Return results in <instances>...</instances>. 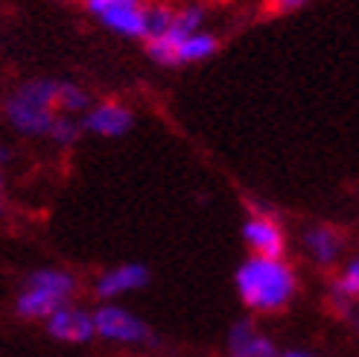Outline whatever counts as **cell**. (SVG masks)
<instances>
[{"mask_svg":"<svg viewBox=\"0 0 359 357\" xmlns=\"http://www.w3.org/2000/svg\"><path fill=\"white\" fill-rule=\"evenodd\" d=\"M82 135V123L76 117H67V115H59L56 120H53V129L47 138H53V144H59V147H70V144H76Z\"/></svg>","mask_w":359,"mask_h":357,"instance_id":"obj_16","label":"cell"},{"mask_svg":"<svg viewBox=\"0 0 359 357\" xmlns=\"http://www.w3.org/2000/svg\"><path fill=\"white\" fill-rule=\"evenodd\" d=\"M82 132H91V135H102V138H120L126 132H132L135 126V115L129 105L114 103V100H102V103H91L82 117Z\"/></svg>","mask_w":359,"mask_h":357,"instance_id":"obj_6","label":"cell"},{"mask_svg":"<svg viewBox=\"0 0 359 357\" xmlns=\"http://www.w3.org/2000/svg\"><path fill=\"white\" fill-rule=\"evenodd\" d=\"M278 357H316V354H310V351H278Z\"/></svg>","mask_w":359,"mask_h":357,"instance_id":"obj_19","label":"cell"},{"mask_svg":"<svg viewBox=\"0 0 359 357\" xmlns=\"http://www.w3.org/2000/svg\"><path fill=\"white\" fill-rule=\"evenodd\" d=\"M97 24L123 39H147V4L143 0H82Z\"/></svg>","mask_w":359,"mask_h":357,"instance_id":"obj_5","label":"cell"},{"mask_svg":"<svg viewBox=\"0 0 359 357\" xmlns=\"http://www.w3.org/2000/svg\"><path fill=\"white\" fill-rule=\"evenodd\" d=\"M172 18H175V9L170 4H164V0L147 4V41L167 35L172 27Z\"/></svg>","mask_w":359,"mask_h":357,"instance_id":"obj_15","label":"cell"},{"mask_svg":"<svg viewBox=\"0 0 359 357\" xmlns=\"http://www.w3.org/2000/svg\"><path fill=\"white\" fill-rule=\"evenodd\" d=\"M243 240L255 258H283L286 252V235L275 217L269 214H251L243 223Z\"/></svg>","mask_w":359,"mask_h":357,"instance_id":"obj_7","label":"cell"},{"mask_svg":"<svg viewBox=\"0 0 359 357\" xmlns=\"http://www.w3.org/2000/svg\"><path fill=\"white\" fill-rule=\"evenodd\" d=\"M9 164V150L0 147V190H4V167Z\"/></svg>","mask_w":359,"mask_h":357,"instance_id":"obj_18","label":"cell"},{"mask_svg":"<svg viewBox=\"0 0 359 357\" xmlns=\"http://www.w3.org/2000/svg\"><path fill=\"white\" fill-rule=\"evenodd\" d=\"M330 299H333L336 311H342V313H348V311L353 308V301L359 299V255L351 258V261L345 264V270L333 278V284H330Z\"/></svg>","mask_w":359,"mask_h":357,"instance_id":"obj_12","label":"cell"},{"mask_svg":"<svg viewBox=\"0 0 359 357\" xmlns=\"http://www.w3.org/2000/svg\"><path fill=\"white\" fill-rule=\"evenodd\" d=\"M304 252H307L318 266H333L339 258H342V249H345V238L342 231L333 228V226H310L307 231H304Z\"/></svg>","mask_w":359,"mask_h":357,"instance_id":"obj_11","label":"cell"},{"mask_svg":"<svg viewBox=\"0 0 359 357\" xmlns=\"http://www.w3.org/2000/svg\"><path fill=\"white\" fill-rule=\"evenodd\" d=\"M59 115H67V117H76V115H85L91 109V94L79 88L76 82H59Z\"/></svg>","mask_w":359,"mask_h":357,"instance_id":"obj_14","label":"cell"},{"mask_svg":"<svg viewBox=\"0 0 359 357\" xmlns=\"http://www.w3.org/2000/svg\"><path fill=\"white\" fill-rule=\"evenodd\" d=\"M76 293V278L67 270L59 266H41L32 270L24 281V290L15 299V313L29 323H44L47 316H53L59 308L70 305V299Z\"/></svg>","mask_w":359,"mask_h":357,"instance_id":"obj_3","label":"cell"},{"mask_svg":"<svg viewBox=\"0 0 359 357\" xmlns=\"http://www.w3.org/2000/svg\"><path fill=\"white\" fill-rule=\"evenodd\" d=\"M0 214H4V200H0Z\"/></svg>","mask_w":359,"mask_h":357,"instance_id":"obj_21","label":"cell"},{"mask_svg":"<svg viewBox=\"0 0 359 357\" xmlns=\"http://www.w3.org/2000/svg\"><path fill=\"white\" fill-rule=\"evenodd\" d=\"M353 325H356V331H359V311L353 313Z\"/></svg>","mask_w":359,"mask_h":357,"instance_id":"obj_20","label":"cell"},{"mask_svg":"<svg viewBox=\"0 0 359 357\" xmlns=\"http://www.w3.org/2000/svg\"><path fill=\"white\" fill-rule=\"evenodd\" d=\"M59 79H29L18 85L6 100L4 112L15 132L27 138H47L53 120L59 117Z\"/></svg>","mask_w":359,"mask_h":357,"instance_id":"obj_2","label":"cell"},{"mask_svg":"<svg viewBox=\"0 0 359 357\" xmlns=\"http://www.w3.org/2000/svg\"><path fill=\"white\" fill-rule=\"evenodd\" d=\"M47 334L59 343H70V346H82L88 340H94L97 331H94V313H88L82 308L74 305H65L59 308L53 316L44 319Z\"/></svg>","mask_w":359,"mask_h":357,"instance_id":"obj_8","label":"cell"},{"mask_svg":"<svg viewBox=\"0 0 359 357\" xmlns=\"http://www.w3.org/2000/svg\"><path fill=\"white\" fill-rule=\"evenodd\" d=\"M310 0H269V9H272L275 15H290V12H298L304 9Z\"/></svg>","mask_w":359,"mask_h":357,"instance_id":"obj_17","label":"cell"},{"mask_svg":"<svg viewBox=\"0 0 359 357\" xmlns=\"http://www.w3.org/2000/svg\"><path fill=\"white\" fill-rule=\"evenodd\" d=\"M219 50V39L208 30H199L187 35V39L175 47V65H196V62H205L210 59L213 53Z\"/></svg>","mask_w":359,"mask_h":357,"instance_id":"obj_13","label":"cell"},{"mask_svg":"<svg viewBox=\"0 0 359 357\" xmlns=\"http://www.w3.org/2000/svg\"><path fill=\"white\" fill-rule=\"evenodd\" d=\"M149 284V270L143 264H120V266H111L105 270L97 281H94V296L102 299V301H111V299H120V296H129L135 290H143Z\"/></svg>","mask_w":359,"mask_h":357,"instance_id":"obj_9","label":"cell"},{"mask_svg":"<svg viewBox=\"0 0 359 357\" xmlns=\"http://www.w3.org/2000/svg\"><path fill=\"white\" fill-rule=\"evenodd\" d=\"M240 301L255 313H275L292 301L298 275L283 258H255L240 264L234 275Z\"/></svg>","mask_w":359,"mask_h":357,"instance_id":"obj_1","label":"cell"},{"mask_svg":"<svg viewBox=\"0 0 359 357\" xmlns=\"http://www.w3.org/2000/svg\"><path fill=\"white\" fill-rule=\"evenodd\" d=\"M228 357H278V349L251 319H237L228 331Z\"/></svg>","mask_w":359,"mask_h":357,"instance_id":"obj_10","label":"cell"},{"mask_svg":"<svg viewBox=\"0 0 359 357\" xmlns=\"http://www.w3.org/2000/svg\"><path fill=\"white\" fill-rule=\"evenodd\" d=\"M94 331L97 337L117 343V346H155L158 343L149 323H143L137 313L114 305V301H105L102 308L94 311Z\"/></svg>","mask_w":359,"mask_h":357,"instance_id":"obj_4","label":"cell"}]
</instances>
